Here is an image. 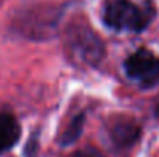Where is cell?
I'll return each instance as SVG.
<instances>
[{
	"label": "cell",
	"instance_id": "obj_5",
	"mask_svg": "<svg viewBox=\"0 0 159 157\" xmlns=\"http://www.w3.org/2000/svg\"><path fill=\"white\" fill-rule=\"evenodd\" d=\"M139 134H141L139 125L134 120L125 119V117H120V119L114 120L110 125V129H108L110 142L117 150L131 148L136 143V140L139 139Z\"/></svg>",
	"mask_w": 159,
	"mask_h": 157
},
{
	"label": "cell",
	"instance_id": "obj_4",
	"mask_svg": "<svg viewBox=\"0 0 159 157\" xmlns=\"http://www.w3.org/2000/svg\"><path fill=\"white\" fill-rule=\"evenodd\" d=\"M124 69L128 79L141 86L159 85V57L148 50H138L127 57Z\"/></svg>",
	"mask_w": 159,
	"mask_h": 157
},
{
	"label": "cell",
	"instance_id": "obj_9",
	"mask_svg": "<svg viewBox=\"0 0 159 157\" xmlns=\"http://www.w3.org/2000/svg\"><path fill=\"white\" fill-rule=\"evenodd\" d=\"M156 112H158V116H159V106H158V109H156Z\"/></svg>",
	"mask_w": 159,
	"mask_h": 157
},
{
	"label": "cell",
	"instance_id": "obj_8",
	"mask_svg": "<svg viewBox=\"0 0 159 157\" xmlns=\"http://www.w3.org/2000/svg\"><path fill=\"white\" fill-rule=\"evenodd\" d=\"M71 157H105V156H104L99 150H96V148H93V146H87V148H84V150L76 151Z\"/></svg>",
	"mask_w": 159,
	"mask_h": 157
},
{
	"label": "cell",
	"instance_id": "obj_10",
	"mask_svg": "<svg viewBox=\"0 0 159 157\" xmlns=\"http://www.w3.org/2000/svg\"><path fill=\"white\" fill-rule=\"evenodd\" d=\"M2 2H3V0H0V3H2Z\"/></svg>",
	"mask_w": 159,
	"mask_h": 157
},
{
	"label": "cell",
	"instance_id": "obj_2",
	"mask_svg": "<svg viewBox=\"0 0 159 157\" xmlns=\"http://www.w3.org/2000/svg\"><path fill=\"white\" fill-rule=\"evenodd\" d=\"M63 11L48 2H36L19 8L11 19V29L28 40H48L54 37Z\"/></svg>",
	"mask_w": 159,
	"mask_h": 157
},
{
	"label": "cell",
	"instance_id": "obj_7",
	"mask_svg": "<svg viewBox=\"0 0 159 157\" xmlns=\"http://www.w3.org/2000/svg\"><path fill=\"white\" fill-rule=\"evenodd\" d=\"M84 120H85L84 114H79V116H76V117L71 120L70 126L63 131V134H62V137H60V143H62L63 146L71 145V143H74V142L79 139V136H80V133H82V128H84Z\"/></svg>",
	"mask_w": 159,
	"mask_h": 157
},
{
	"label": "cell",
	"instance_id": "obj_1",
	"mask_svg": "<svg viewBox=\"0 0 159 157\" xmlns=\"http://www.w3.org/2000/svg\"><path fill=\"white\" fill-rule=\"evenodd\" d=\"M62 43L68 60L77 68H94L105 54L102 39L85 19H73L66 25Z\"/></svg>",
	"mask_w": 159,
	"mask_h": 157
},
{
	"label": "cell",
	"instance_id": "obj_3",
	"mask_svg": "<svg viewBox=\"0 0 159 157\" xmlns=\"http://www.w3.org/2000/svg\"><path fill=\"white\" fill-rule=\"evenodd\" d=\"M102 19L108 28L120 33H141L155 19V8L136 0H105Z\"/></svg>",
	"mask_w": 159,
	"mask_h": 157
},
{
	"label": "cell",
	"instance_id": "obj_6",
	"mask_svg": "<svg viewBox=\"0 0 159 157\" xmlns=\"http://www.w3.org/2000/svg\"><path fill=\"white\" fill-rule=\"evenodd\" d=\"M20 137V125L11 114H0V154L11 150Z\"/></svg>",
	"mask_w": 159,
	"mask_h": 157
}]
</instances>
